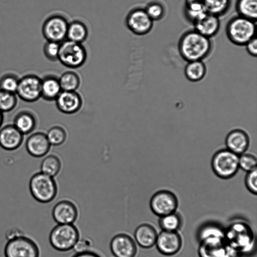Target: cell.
<instances>
[{
  "label": "cell",
  "mask_w": 257,
  "mask_h": 257,
  "mask_svg": "<svg viewBox=\"0 0 257 257\" xmlns=\"http://www.w3.org/2000/svg\"><path fill=\"white\" fill-rule=\"evenodd\" d=\"M178 48L181 56L187 62L203 61L211 53L213 44L210 38L194 29L186 31L181 36Z\"/></svg>",
  "instance_id": "cell-1"
},
{
  "label": "cell",
  "mask_w": 257,
  "mask_h": 257,
  "mask_svg": "<svg viewBox=\"0 0 257 257\" xmlns=\"http://www.w3.org/2000/svg\"><path fill=\"white\" fill-rule=\"evenodd\" d=\"M256 22L239 15L232 17L225 28L228 39L235 45L244 46L255 36Z\"/></svg>",
  "instance_id": "cell-2"
},
{
  "label": "cell",
  "mask_w": 257,
  "mask_h": 257,
  "mask_svg": "<svg viewBox=\"0 0 257 257\" xmlns=\"http://www.w3.org/2000/svg\"><path fill=\"white\" fill-rule=\"evenodd\" d=\"M29 188L34 199L41 203H48L53 200L58 191L54 178L41 172L33 175L29 181Z\"/></svg>",
  "instance_id": "cell-3"
},
{
  "label": "cell",
  "mask_w": 257,
  "mask_h": 257,
  "mask_svg": "<svg viewBox=\"0 0 257 257\" xmlns=\"http://www.w3.org/2000/svg\"><path fill=\"white\" fill-rule=\"evenodd\" d=\"M79 238V230L74 224H57L52 229L49 236L51 246L60 252L73 249Z\"/></svg>",
  "instance_id": "cell-4"
},
{
  "label": "cell",
  "mask_w": 257,
  "mask_h": 257,
  "mask_svg": "<svg viewBox=\"0 0 257 257\" xmlns=\"http://www.w3.org/2000/svg\"><path fill=\"white\" fill-rule=\"evenodd\" d=\"M4 255L5 257H40V249L36 241L24 232L7 240Z\"/></svg>",
  "instance_id": "cell-5"
},
{
  "label": "cell",
  "mask_w": 257,
  "mask_h": 257,
  "mask_svg": "<svg viewBox=\"0 0 257 257\" xmlns=\"http://www.w3.org/2000/svg\"><path fill=\"white\" fill-rule=\"evenodd\" d=\"M239 156L227 149L217 151L211 160V167L219 178L228 179L236 175L239 168Z\"/></svg>",
  "instance_id": "cell-6"
},
{
  "label": "cell",
  "mask_w": 257,
  "mask_h": 257,
  "mask_svg": "<svg viewBox=\"0 0 257 257\" xmlns=\"http://www.w3.org/2000/svg\"><path fill=\"white\" fill-rule=\"evenodd\" d=\"M87 57L86 50L82 43L67 39L60 43L58 60L64 66L72 69L80 67Z\"/></svg>",
  "instance_id": "cell-7"
},
{
  "label": "cell",
  "mask_w": 257,
  "mask_h": 257,
  "mask_svg": "<svg viewBox=\"0 0 257 257\" xmlns=\"http://www.w3.org/2000/svg\"><path fill=\"white\" fill-rule=\"evenodd\" d=\"M225 241L227 245L237 252H244L253 243V233L244 223H234L225 231Z\"/></svg>",
  "instance_id": "cell-8"
},
{
  "label": "cell",
  "mask_w": 257,
  "mask_h": 257,
  "mask_svg": "<svg viewBox=\"0 0 257 257\" xmlns=\"http://www.w3.org/2000/svg\"><path fill=\"white\" fill-rule=\"evenodd\" d=\"M178 204L176 194L168 190H161L156 192L150 201L152 211L159 217L176 212Z\"/></svg>",
  "instance_id": "cell-9"
},
{
  "label": "cell",
  "mask_w": 257,
  "mask_h": 257,
  "mask_svg": "<svg viewBox=\"0 0 257 257\" xmlns=\"http://www.w3.org/2000/svg\"><path fill=\"white\" fill-rule=\"evenodd\" d=\"M69 23L63 16L54 15L44 21L42 31L47 41L61 43L66 39Z\"/></svg>",
  "instance_id": "cell-10"
},
{
  "label": "cell",
  "mask_w": 257,
  "mask_h": 257,
  "mask_svg": "<svg viewBox=\"0 0 257 257\" xmlns=\"http://www.w3.org/2000/svg\"><path fill=\"white\" fill-rule=\"evenodd\" d=\"M16 95L27 102H34L41 97V79L34 74H28L19 79Z\"/></svg>",
  "instance_id": "cell-11"
},
{
  "label": "cell",
  "mask_w": 257,
  "mask_h": 257,
  "mask_svg": "<svg viewBox=\"0 0 257 257\" xmlns=\"http://www.w3.org/2000/svg\"><path fill=\"white\" fill-rule=\"evenodd\" d=\"M125 25L133 34L143 36L148 34L152 29L154 21L142 8L131 10L125 18Z\"/></svg>",
  "instance_id": "cell-12"
},
{
  "label": "cell",
  "mask_w": 257,
  "mask_h": 257,
  "mask_svg": "<svg viewBox=\"0 0 257 257\" xmlns=\"http://www.w3.org/2000/svg\"><path fill=\"white\" fill-rule=\"evenodd\" d=\"M109 248L114 257H135L138 251L134 239L125 233L113 236L110 241Z\"/></svg>",
  "instance_id": "cell-13"
},
{
  "label": "cell",
  "mask_w": 257,
  "mask_h": 257,
  "mask_svg": "<svg viewBox=\"0 0 257 257\" xmlns=\"http://www.w3.org/2000/svg\"><path fill=\"white\" fill-rule=\"evenodd\" d=\"M155 244L161 253L171 256L180 251L182 245V239L177 231L162 230L158 234Z\"/></svg>",
  "instance_id": "cell-14"
},
{
  "label": "cell",
  "mask_w": 257,
  "mask_h": 257,
  "mask_svg": "<svg viewBox=\"0 0 257 257\" xmlns=\"http://www.w3.org/2000/svg\"><path fill=\"white\" fill-rule=\"evenodd\" d=\"M78 215L77 207L68 200L59 201L54 206L52 211V218L57 224H74Z\"/></svg>",
  "instance_id": "cell-15"
},
{
  "label": "cell",
  "mask_w": 257,
  "mask_h": 257,
  "mask_svg": "<svg viewBox=\"0 0 257 257\" xmlns=\"http://www.w3.org/2000/svg\"><path fill=\"white\" fill-rule=\"evenodd\" d=\"M51 146L46 134L41 132L32 133L25 142L27 152L35 158H41L46 155Z\"/></svg>",
  "instance_id": "cell-16"
},
{
  "label": "cell",
  "mask_w": 257,
  "mask_h": 257,
  "mask_svg": "<svg viewBox=\"0 0 257 257\" xmlns=\"http://www.w3.org/2000/svg\"><path fill=\"white\" fill-rule=\"evenodd\" d=\"M55 100L58 110L67 114L76 113L82 105V99L76 91L62 90Z\"/></svg>",
  "instance_id": "cell-17"
},
{
  "label": "cell",
  "mask_w": 257,
  "mask_h": 257,
  "mask_svg": "<svg viewBox=\"0 0 257 257\" xmlns=\"http://www.w3.org/2000/svg\"><path fill=\"white\" fill-rule=\"evenodd\" d=\"M24 139V135L13 124L0 128V147L5 150H16L22 145Z\"/></svg>",
  "instance_id": "cell-18"
},
{
  "label": "cell",
  "mask_w": 257,
  "mask_h": 257,
  "mask_svg": "<svg viewBox=\"0 0 257 257\" xmlns=\"http://www.w3.org/2000/svg\"><path fill=\"white\" fill-rule=\"evenodd\" d=\"M227 248L225 238L210 237L200 241L199 257H223Z\"/></svg>",
  "instance_id": "cell-19"
},
{
  "label": "cell",
  "mask_w": 257,
  "mask_h": 257,
  "mask_svg": "<svg viewBox=\"0 0 257 257\" xmlns=\"http://www.w3.org/2000/svg\"><path fill=\"white\" fill-rule=\"evenodd\" d=\"M250 144L248 134L239 128L230 131L225 139L226 149L237 155H240L247 150Z\"/></svg>",
  "instance_id": "cell-20"
},
{
  "label": "cell",
  "mask_w": 257,
  "mask_h": 257,
  "mask_svg": "<svg viewBox=\"0 0 257 257\" xmlns=\"http://www.w3.org/2000/svg\"><path fill=\"white\" fill-rule=\"evenodd\" d=\"M13 124L25 136L30 135L35 131L38 124V119L32 111L22 109L15 115Z\"/></svg>",
  "instance_id": "cell-21"
},
{
  "label": "cell",
  "mask_w": 257,
  "mask_h": 257,
  "mask_svg": "<svg viewBox=\"0 0 257 257\" xmlns=\"http://www.w3.org/2000/svg\"><path fill=\"white\" fill-rule=\"evenodd\" d=\"M193 24L195 30L209 38L216 35L220 28L219 17L208 13Z\"/></svg>",
  "instance_id": "cell-22"
},
{
  "label": "cell",
  "mask_w": 257,
  "mask_h": 257,
  "mask_svg": "<svg viewBox=\"0 0 257 257\" xmlns=\"http://www.w3.org/2000/svg\"><path fill=\"white\" fill-rule=\"evenodd\" d=\"M158 233L155 227L149 223L139 225L134 232V240L143 248H150L156 243Z\"/></svg>",
  "instance_id": "cell-23"
},
{
  "label": "cell",
  "mask_w": 257,
  "mask_h": 257,
  "mask_svg": "<svg viewBox=\"0 0 257 257\" xmlns=\"http://www.w3.org/2000/svg\"><path fill=\"white\" fill-rule=\"evenodd\" d=\"M59 78L54 75H47L41 79V97L47 101L56 99L62 91Z\"/></svg>",
  "instance_id": "cell-24"
},
{
  "label": "cell",
  "mask_w": 257,
  "mask_h": 257,
  "mask_svg": "<svg viewBox=\"0 0 257 257\" xmlns=\"http://www.w3.org/2000/svg\"><path fill=\"white\" fill-rule=\"evenodd\" d=\"M206 72V66L201 60L187 62L184 68L186 78L193 82L202 80L205 77Z\"/></svg>",
  "instance_id": "cell-25"
},
{
  "label": "cell",
  "mask_w": 257,
  "mask_h": 257,
  "mask_svg": "<svg viewBox=\"0 0 257 257\" xmlns=\"http://www.w3.org/2000/svg\"><path fill=\"white\" fill-rule=\"evenodd\" d=\"M88 34L87 28L82 22L75 20L69 23L66 35L67 40L82 43L87 39Z\"/></svg>",
  "instance_id": "cell-26"
},
{
  "label": "cell",
  "mask_w": 257,
  "mask_h": 257,
  "mask_svg": "<svg viewBox=\"0 0 257 257\" xmlns=\"http://www.w3.org/2000/svg\"><path fill=\"white\" fill-rule=\"evenodd\" d=\"M235 9L238 15L256 22L257 0H236Z\"/></svg>",
  "instance_id": "cell-27"
},
{
  "label": "cell",
  "mask_w": 257,
  "mask_h": 257,
  "mask_svg": "<svg viewBox=\"0 0 257 257\" xmlns=\"http://www.w3.org/2000/svg\"><path fill=\"white\" fill-rule=\"evenodd\" d=\"M159 225L162 230L177 231L183 225L181 215L176 212L160 217Z\"/></svg>",
  "instance_id": "cell-28"
},
{
  "label": "cell",
  "mask_w": 257,
  "mask_h": 257,
  "mask_svg": "<svg viewBox=\"0 0 257 257\" xmlns=\"http://www.w3.org/2000/svg\"><path fill=\"white\" fill-rule=\"evenodd\" d=\"M207 13L220 17L229 10L232 0H203Z\"/></svg>",
  "instance_id": "cell-29"
},
{
  "label": "cell",
  "mask_w": 257,
  "mask_h": 257,
  "mask_svg": "<svg viewBox=\"0 0 257 257\" xmlns=\"http://www.w3.org/2000/svg\"><path fill=\"white\" fill-rule=\"evenodd\" d=\"M61 165V162L57 156L49 155L42 161L40 172L54 178L59 174Z\"/></svg>",
  "instance_id": "cell-30"
},
{
  "label": "cell",
  "mask_w": 257,
  "mask_h": 257,
  "mask_svg": "<svg viewBox=\"0 0 257 257\" xmlns=\"http://www.w3.org/2000/svg\"><path fill=\"white\" fill-rule=\"evenodd\" d=\"M60 84L63 91H76L80 85V78L74 71H66L59 78Z\"/></svg>",
  "instance_id": "cell-31"
},
{
  "label": "cell",
  "mask_w": 257,
  "mask_h": 257,
  "mask_svg": "<svg viewBox=\"0 0 257 257\" xmlns=\"http://www.w3.org/2000/svg\"><path fill=\"white\" fill-rule=\"evenodd\" d=\"M203 2L184 5L185 18L193 24L207 13Z\"/></svg>",
  "instance_id": "cell-32"
},
{
  "label": "cell",
  "mask_w": 257,
  "mask_h": 257,
  "mask_svg": "<svg viewBox=\"0 0 257 257\" xmlns=\"http://www.w3.org/2000/svg\"><path fill=\"white\" fill-rule=\"evenodd\" d=\"M210 237L225 238V231L215 224L203 225L199 228L197 232V238L199 241Z\"/></svg>",
  "instance_id": "cell-33"
},
{
  "label": "cell",
  "mask_w": 257,
  "mask_h": 257,
  "mask_svg": "<svg viewBox=\"0 0 257 257\" xmlns=\"http://www.w3.org/2000/svg\"><path fill=\"white\" fill-rule=\"evenodd\" d=\"M18 103V96L15 93L0 89V111L9 112L15 109Z\"/></svg>",
  "instance_id": "cell-34"
},
{
  "label": "cell",
  "mask_w": 257,
  "mask_h": 257,
  "mask_svg": "<svg viewBox=\"0 0 257 257\" xmlns=\"http://www.w3.org/2000/svg\"><path fill=\"white\" fill-rule=\"evenodd\" d=\"M51 146H58L62 145L66 141L67 134L65 129L59 125L50 128L46 134Z\"/></svg>",
  "instance_id": "cell-35"
},
{
  "label": "cell",
  "mask_w": 257,
  "mask_h": 257,
  "mask_svg": "<svg viewBox=\"0 0 257 257\" xmlns=\"http://www.w3.org/2000/svg\"><path fill=\"white\" fill-rule=\"evenodd\" d=\"M144 9L147 14L154 22L162 19L165 15L164 6L158 1H152L149 3Z\"/></svg>",
  "instance_id": "cell-36"
},
{
  "label": "cell",
  "mask_w": 257,
  "mask_h": 257,
  "mask_svg": "<svg viewBox=\"0 0 257 257\" xmlns=\"http://www.w3.org/2000/svg\"><path fill=\"white\" fill-rule=\"evenodd\" d=\"M19 81V78L16 75L5 74L0 79V89L16 93Z\"/></svg>",
  "instance_id": "cell-37"
},
{
  "label": "cell",
  "mask_w": 257,
  "mask_h": 257,
  "mask_svg": "<svg viewBox=\"0 0 257 257\" xmlns=\"http://www.w3.org/2000/svg\"><path fill=\"white\" fill-rule=\"evenodd\" d=\"M239 167L247 173L256 169V158L250 153H243L239 156Z\"/></svg>",
  "instance_id": "cell-38"
},
{
  "label": "cell",
  "mask_w": 257,
  "mask_h": 257,
  "mask_svg": "<svg viewBox=\"0 0 257 257\" xmlns=\"http://www.w3.org/2000/svg\"><path fill=\"white\" fill-rule=\"evenodd\" d=\"M60 44L58 42L47 41L43 47V52L48 59L52 61L58 60Z\"/></svg>",
  "instance_id": "cell-39"
},
{
  "label": "cell",
  "mask_w": 257,
  "mask_h": 257,
  "mask_svg": "<svg viewBox=\"0 0 257 257\" xmlns=\"http://www.w3.org/2000/svg\"><path fill=\"white\" fill-rule=\"evenodd\" d=\"M257 170L247 172L245 178V185L247 190L252 194L257 193Z\"/></svg>",
  "instance_id": "cell-40"
},
{
  "label": "cell",
  "mask_w": 257,
  "mask_h": 257,
  "mask_svg": "<svg viewBox=\"0 0 257 257\" xmlns=\"http://www.w3.org/2000/svg\"><path fill=\"white\" fill-rule=\"evenodd\" d=\"M92 245V240L88 238L79 239L73 249L76 252H82L90 250Z\"/></svg>",
  "instance_id": "cell-41"
},
{
  "label": "cell",
  "mask_w": 257,
  "mask_h": 257,
  "mask_svg": "<svg viewBox=\"0 0 257 257\" xmlns=\"http://www.w3.org/2000/svg\"><path fill=\"white\" fill-rule=\"evenodd\" d=\"M244 46L248 54L253 57L257 55V40L255 36L249 40Z\"/></svg>",
  "instance_id": "cell-42"
},
{
  "label": "cell",
  "mask_w": 257,
  "mask_h": 257,
  "mask_svg": "<svg viewBox=\"0 0 257 257\" xmlns=\"http://www.w3.org/2000/svg\"><path fill=\"white\" fill-rule=\"evenodd\" d=\"M24 233V232L18 227H12L9 229L6 234L7 240L12 239Z\"/></svg>",
  "instance_id": "cell-43"
},
{
  "label": "cell",
  "mask_w": 257,
  "mask_h": 257,
  "mask_svg": "<svg viewBox=\"0 0 257 257\" xmlns=\"http://www.w3.org/2000/svg\"><path fill=\"white\" fill-rule=\"evenodd\" d=\"M71 257H101L97 252L89 250L82 252H75Z\"/></svg>",
  "instance_id": "cell-44"
},
{
  "label": "cell",
  "mask_w": 257,
  "mask_h": 257,
  "mask_svg": "<svg viewBox=\"0 0 257 257\" xmlns=\"http://www.w3.org/2000/svg\"><path fill=\"white\" fill-rule=\"evenodd\" d=\"M200 2H203V0H185V5Z\"/></svg>",
  "instance_id": "cell-45"
},
{
  "label": "cell",
  "mask_w": 257,
  "mask_h": 257,
  "mask_svg": "<svg viewBox=\"0 0 257 257\" xmlns=\"http://www.w3.org/2000/svg\"><path fill=\"white\" fill-rule=\"evenodd\" d=\"M4 121V113L0 111V128L2 126Z\"/></svg>",
  "instance_id": "cell-46"
}]
</instances>
